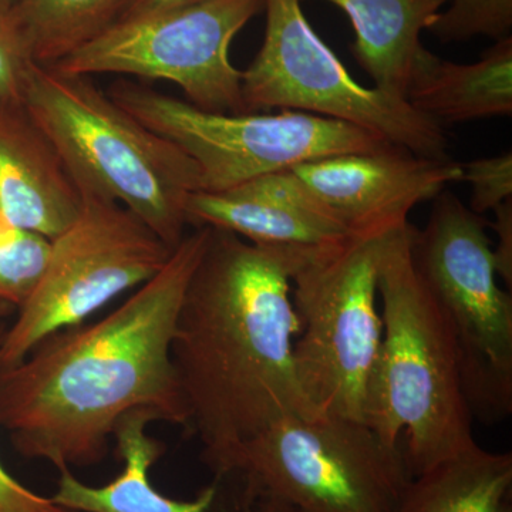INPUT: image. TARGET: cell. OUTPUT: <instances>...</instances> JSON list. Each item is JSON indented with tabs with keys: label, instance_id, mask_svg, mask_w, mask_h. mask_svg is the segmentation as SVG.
Instances as JSON below:
<instances>
[{
	"label": "cell",
	"instance_id": "obj_1",
	"mask_svg": "<svg viewBox=\"0 0 512 512\" xmlns=\"http://www.w3.org/2000/svg\"><path fill=\"white\" fill-rule=\"evenodd\" d=\"M211 237L195 228L156 276L109 315L47 336L0 369V427L20 456L59 471L99 464L131 410L187 429L171 362L181 302Z\"/></svg>",
	"mask_w": 512,
	"mask_h": 512
},
{
	"label": "cell",
	"instance_id": "obj_2",
	"mask_svg": "<svg viewBox=\"0 0 512 512\" xmlns=\"http://www.w3.org/2000/svg\"><path fill=\"white\" fill-rule=\"evenodd\" d=\"M318 249V248H316ZM315 249L211 237L181 302L171 362L187 433L212 473L242 444L288 416L318 417L296 379L292 278Z\"/></svg>",
	"mask_w": 512,
	"mask_h": 512
},
{
	"label": "cell",
	"instance_id": "obj_3",
	"mask_svg": "<svg viewBox=\"0 0 512 512\" xmlns=\"http://www.w3.org/2000/svg\"><path fill=\"white\" fill-rule=\"evenodd\" d=\"M410 227L390 232L380 259L383 340L367 389L366 424L387 444L403 439L414 478L477 441L456 339L414 268Z\"/></svg>",
	"mask_w": 512,
	"mask_h": 512
},
{
	"label": "cell",
	"instance_id": "obj_4",
	"mask_svg": "<svg viewBox=\"0 0 512 512\" xmlns=\"http://www.w3.org/2000/svg\"><path fill=\"white\" fill-rule=\"evenodd\" d=\"M22 101L55 144L79 191L119 202L170 248L185 237L197 165L90 80L32 63Z\"/></svg>",
	"mask_w": 512,
	"mask_h": 512
},
{
	"label": "cell",
	"instance_id": "obj_5",
	"mask_svg": "<svg viewBox=\"0 0 512 512\" xmlns=\"http://www.w3.org/2000/svg\"><path fill=\"white\" fill-rule=\"evenodd\" d=\"M412 480L402 444L323 416L276 421L214 474L220 512H400Z\"/></svg>",
	"mask_w": 512,
	"mask_h": 512
},
{
	"label": "cell",
	"instance_id": "obj_6",
	"mask_svg": "<svg viewBox=\"0 0 512 512\" xmlns=\"http://www.w3.org/2000/svg\"><path fill=\"white\" fill-rule=\"evenodd\" d=\"M392 231L350 235L315 249L293 274L299 322L293 363L319 416L366 424L367 389L383 340L379 265Z\"/></svg>",
	"mask_w": 512,
	"mask_h": 512
},
{
	"label": "cell",
	"instance_id": "obj_7",
	"mask_svg": "<svg viewBox=\"0 0 512 512\" xmlns=\"http://www.w3.org/2000/svg\"><path fill=\"white\" fill-rule=\"evenodd\" d=\"M488 221L443 191L424 228L410 227V255L456 339L473 419L497 424L512 413V296L498 285Z\"/></svg>",
	"mask_w": 512,
	"mask_h": 512
},
{
	"label": "cell",
	"instance_id": "obj_8",
	"mask_svg": "<svg viewBox=\"0 0 512 512\" xmlns=\"http://www.w3.org/2000/svg\"><path fill=\"white\" fill-rule=\"evenodd\" d=\"M107 93L194 161L198 191L227 190L319 158L390 146L365 128L301 111L212 113L130 80H119Z\"/></svg>",
	"mask_w": 512,
	"mask_h": 512
},
{
	"label": "cell",
	"instance_id": "obj_9",
	"mask_svg": "<svg viewBox=\"0 0 512 512\" xmlns=\"http://www.w3.org/2000/svg\"><path fill=\"white\" fill-rule=\"evenodd\" d=\"M264 42L242 72L245 113L292 110L365 128L423 157H448L444 128L409 101L356 82L312 28L301 0H265Z\"/></svg>",
	"mask_w": 512,
	"mask_h": 512
},
{
	"label": "cell",
	"instance_id": "obj_10",
	"mask_svg": "<svg viewBox=\"0 0 512 512\" xmlns=\"http://www.w3.org/2000/svg\"><path fill=\"white\" fill-rule=\"evenodd\" d=\"M80 194L79 217L52 239L42 281L6 329L0 369L19 365L47 336L82 325L116 296L146 284L173 254V248L119 202L94 192Z\"/></svg>",
	"mask_w": 512,
	"mask_h": 512
},
{
	"label": "cell",
	"instance_id": "obj_11",
	"mask_svg": "<svg viewBox=\"0 0 512 512\" xmlns=\"http://www.w3.org/2000/svg\"><path fill=\"white\" fill-rule=\"evenodd\" d=\"M265 0H205L116 20L56 63L76 76L120 74L177 84L188 103L212 113H245L242 72L229 47Z\"/></svg>",
	"mask_w": 512,
	"mask_h": 512
},
{
	"label": "cell",
	"instance_id": "obj_12",
	"mask_svg": "<svg viewBox=\"0 0 512 512\" xmlns=\"http://www.w3.org/2000/svg\"><path fill=\"white\" fill-rule=\"evenodd\" d=\"M292 170L350 235L402 227L414 207L463 180L461 164L450 157L417 156L392 144L319 158Z\"/></svg>",
	"mask_w": 512,
	"mask_h": 512
},
{
	"label": "cell",
	"instance_id": "obj_13",
	"mask_svg": "<svg viewBox=\"0 0 512 512\" xmlns=\"http://www.w3.org/2000/svg\"><path fill=\"white\" fill-rule=\"evenodd\" d=\"M185 212L192 227L222 229L262 247L316 249L350 237L292 168L192 192Z\"/></svg>",
	"mask_w": 512,
	"mask_h": 512
},
{
	"label": "cell",
	"instance_id": "obj_14",
	"mask_svg": "<svg viewBox=\"0 0 512 512\" xmlns=\"http://www.w3.org/2000/svg\"><path fill=\"white\" fill-rule=\"evenodd\" d=\"M82 205L59 151L25 103L0 97V212L55 239L77 220Z\"/></svg>",
	"mask_w": 512,
	"mask_h": 512
},
{
	"label": "cell",
	"instance_id": "obj_15",
	"mask_svg": "<svg viewBox=\"0 0 512 512\" xmlns=\"http://www.w3.org/2000/svg\"><path fill=\"white\" fill-rule=\"evenodd\" d=\"M153 421L160 420L147 409L121 416L111 439L124 461L123 473L104 487H89L70 470L60 471L53 503L74 512H217L220 490L215 481L191 501L164 497L153 487L148 473L164 453V443L146 433Z\"/></svg>",
	"mask_w": 512,
	"mask_h": 512
},
{
	"label": "cell",
	"instance_id": "obj_16",
	"mask_svg": "<svg viewBox=\"0 0 512 512\" xmlns=\"http://www.w3.org/2000/svg\"><path fill=\"white\" fill-rule=\"evenodd\" d=\"M407 101L441 127L512 114V39L497 40L478 62H447L424 47Z\"/></svg>",
	"mask_w": 512,
	"mask_h": 512
},
{
	"label": "cell",
	"instance_id": "obj_17",
	"mask_svg": "<svg viewBox=\"0 0 512 512\" xmlns=\"http://www.w3.org/2000/svg\"><path fill=\"white\" fill-rule=\"evenodd\" d=\"M302 2V0H301ZM343 10L355 30L350 46L357 64L380 92L407 100L421 32L429 30L448 0H325Z\"/></svg>",
	"mask_w": 512,
	"mask_h": 512
},
{
	"label": "cell",
	"instance_id": "obj_18",
	"mask_svg": "<svg viewBox=\"0 0 512 512\" xmlns=\"http://www.w3.org/2000/svg\"><path fill=\"white\" fill-rule=\"evenodd\" d=\"M512 456L474 446L414 477L400 512H512Z\"/></svg>",
	"mask_w": 512,
	"mask_h": 512
},
{
	"label": "cell",
	"instance_id": "obj_19",
	"mask_svg": "<svg viewBox=\"0 0 512 512\" xmlns=\"http://www.w3.org/2000/svg\"><path fill=\"white\" fill-rule=\"evenodd\" d=\"M123 0H16L12 5L33 62L55 66L119 18Z\"/></svg>",
	"mask_w": 512,
	"mask_h": 512
},
{
	"label": "cell",
	"instance_id": "obj_20",
	"mask_svg": "<svg viewBox=\"0 0 512 512\" xmlns=\"http://www.w3.org/2000/svg\"><path fill=\"white\" fill-rule=\"evenodd\" d=\"M52 239L19 227L0 212V301L20 308L45 275Z\"/></svg>",
	"mask_w": 512,
	"mask_h": 512
},
{
	"label": "cell",
	"instance_id": "obj_21",
	"mask_svg": "<svg viewBox=\"0 0 512 512\" xmlns=\"http://www.w3.org/2000/svg\"><path fill=\"white\" fill-rule=\"evenodd\" d=\"M431 23L430 32L441 42H466L471 37L504 39L511 36L512 0H448Z\"/></svg>",
	"mask_w": 512,
	"mask_h": 512
},
{
	"label": "cell",
	"instance_id": "obj_22",
	"mask_svg": "<svg viewBox=\"0 0 512 512\" xmlns=\"http://www.w3.org/2000/svg\"><path fill=\"white\" fill-rule=\"evenodd\" d=\"M463 183L471 187L468 208L478 215L493 212L512 200L511 150L493 157L476 158L461 164Z\"/></svg>",
	"mask_w": 512,
	"mask_h": 512
},
{
	"label": "cell",
	"instance_id": "obj_23",
	"mask_svg": "<svg viewBox=\"0 0 512 512\" xmlns=\"http://www.w3.org/2000/svg\"><path fill=\"white\" fill-rule=\"evenodd\" d=\"M32 63L35 62L12 5L0 0V97L22 100L23 84Z\"/></svg>",
	"mask_w": 512,
	"mask_h": 512
},
{
	"label": "cell",
	"instance_id": "obj_24",
	"mask_svg": "<svg viewBox=\"0 0 512 512\" xmlns=\"http://www.w3.org/2000/svg\"><path fill=\"white\" fill-rule=\"evenodd\" d=\"M6 326L0 322V343ZM0 512H72L53 503L52 498L37 495L10 476L0 463Z\"/></svg>",
	"mask_w": 512,
	"mask_h": 512
},
{
	"label": "cell",
	"instance_id": "obj_25",
	"mask_svg": "<svg viewBox=\"0 0 512 512\" xmlns=\"http://www.w3.org/2000/svg\"><path fill=\"white\" fill-rule=\"evenodd\" d=\"M495 220L488 222L497 235V245L493 249L495 272L498 279L507 285L508 291L512 286V200L505 201L493 211Z\"/></svg>",
	"mask_w": 512,
	"mask_h": 512
},
{
	"label": "cell",
	"instance_id": "obj_26",
	"mask_svg": "<svg viewBox=\"0 0 512 512\" xmlns=\"http://www.w3.org/2000/svg\"><path fill=\"white\" fill-rule=\"evenodd\" d=\"M200 2H205V0H123L117 20Z\"/></svg>",
	"mask_w": 512,
	"mask_h": 512
},
{
	"label": "cell",
	"instance_id": "obj_27",
	"mask_svg": "<svg viewBox=\"0 0 512 512\" xmlns=\"http://www.w3.org/2000/svg\"><path fill=\"white\" fill-rule=\"evenodd\" d=\"M18 311L15 305L6 301H0V322L3 319L8 318L13 312Z\"/></svg>",
	"mask_w": 512,
	"mask_h": 512
},
{
	"label": "cell",
	"instance_id": "obj_28",
	"mask_svg": "<svg viewBox=\"0 0 512 512\" xmlns=\"http://www.w3.org/2000/svg\"><path fill=\"white\" fill-rule=\"evenodd\" d=\"M5 2H8V3H9V5H13V3H15V2H16V0H5Z\"/></svg>",
	"mask_w": 512,
	"mask_h": 512
}]
</instances>
